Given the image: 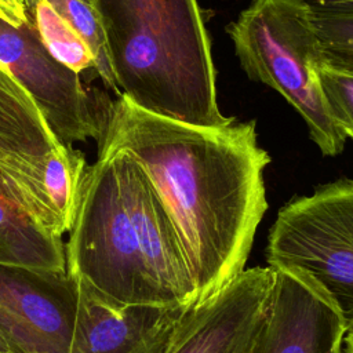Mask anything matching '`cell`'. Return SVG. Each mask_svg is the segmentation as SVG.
Masks as SVG:
<instances>
[{"label":"cell","instance_id":"6da1fadb","mask_svg":"<svg viewBox=\"0 0 353 353\" xmlns=\"http://www.w3.org/2000/svg\"><path fill=\"white\" fill-rule=\"evenodd\" d=\"M124 150L145 170L188 256L196 302L245 269L268 200L269 153L255 121L222 127L178 121L119 95L98 150Z\"/></svg>","mask_w":353,"mask_h":353},{"label":"cell","instance_id":"7a4b0ae2","mask_svg":"<svg viewBox=\"0 0 353 353\" xmlns=\"http://www.w3.org/2000/svg\"><path fill=\"white\" fill-rule=\"evenodd\" d=\"M65 243L66 272L123 305L183 306L196 284L181 239L142 165L98 150L81 172Z\"/></svg>","mask_w":353,"mask_h":353},{"label":"cell","instance_id":"3957f363","mask_svg":"<svg viewBox=\"0 0 353 353\" xmlns=\"http://www.w3.org/2000/svg\"><path fill=\"white\" fill-rule=\"evenodd\" d=\"M116 84L135 105L193 125L222 127L211 43L197 0H90Z\"/></svg>","mask_w":353,"mask_h":353},{"label":"cell","instance_id":"277c9868","mask_svg":"<svg viewBox=\"0 0 353 353\" xmlns=\"http://www.w3.org/2000/svg\"><path fill=\"white\" fill-rule=\"evenodd\" d=\"M247 76L276 90L303 119L324 156L343 150L347 137L332 116L320 80L325 51L307 0H252L226 26Z\"/></svg>","mask_w":353,"mask_h":353},{"label":"cell","instance_id":"5b68a950","mask_svg":"<svg viewBox=\"0 0 353 353\" xmlns=\"http://www.w3.org/2000/svg\"><path fill=\"white\" fill-rule=\"evenodd\" d=\"M268 266L306 277L353 324V179L320 185L283 205L269 230Z\"/></svg>","mask_w":353,"mask_h":353},{"label":"cell","instance_id":"8992f818","mask_svg":"<svg viewBox=\"0 0 353 353\" xmlns=\"http://www.w3.org/2000/svg\"><path fill=\"white\" fill-rule=\"evenodd\" d=\"M0 66L32 95L62 145L101 143L113 101L97 90L91 94L79 73L50 54L30 22L15 28L0 19Z\"/></svg>","mask_w":353,"mask_h":353},{"label":"cell","instance_id":"52a82bcc","mask_svg":"<svg viewBox=\"0 0 353 353\" xmlns=\"http://www.w3.org/2000/svg\"><path fill=\"white\" fill-rule=\"evenodd\" d=\"M25 87L0 66V194L41 228L68 233L46 189L50 160L63 152Z\"/></svg>","mask_w":353,"mask_h":353},{"label":"cell","instance_id":"ba28073f","mask_svg":"<svg viewBox=\"0 0 353 353\" xmlns=\"http://www.w3.org/2000/svg\"><path fill=\"white\" fill-rule=\"evenodd\" d=\"M74 313L66 270L0 265V335L10 353H69Z\"/></svg>","mask_w":353,"mask_h":353},{"label":"cell","instance_id":"9c48e42d","mask_svg":"<svg viewBox=\"0 0 353 353\" xmlns=\"http://www.w3.org/2000/svg\"><path fill=\"white\" fill-rule=\"evenodd\" d=\"M70 279L76 313L69 353H167L193 305H123L87 280Z\"/></svg>","mask_w":353,"mask_h":353},{"label":"cell","instance_id":"30bf717a","mask_svg":"<svg viewBox=\"0 0 353 353\" xmlns=\"http://www.w3.org/2000/svg\"><path fill=\"white\" fill-rule=\"evenodd\" d=\"M274 270L244 269L185 316L167 353H250L268 305Z\"/></svg>","mask_w":353,"mask_h":353},{"label":"cell","instance_id":"8fae6325","mask_svg":"<svg viewBox=\"0 0 353 353\" xmlns=\"http://www.w3.org/2000/svg\"><path fill=\"white\" fill-rule=\"evenodd\" d=\"M273 270L268 305L250 353H342L347 325L334 303L306 277Z\"/></svg>","mask_w":353,"mask_h":353},{"label":"cell","instance_id":"7c38bea8","mask_svg":"<svg viewBox=\"0 0 353 353\" xmlns=\"http://www.w3.org/2000/svg\"><path fill=\"white\" fill-rule=\"evenodd\" d=\"M28 21L61 63L81 74L92 72L116 97L113 74L99 15L90 0H23Z\"/></svg>","mask_w":353,"mask_h":353},{"label":"cell","instance_id":"4fadbf2b","mask_svg":"<svg viewBox=\"0 0 353 353\" xmlns=\"http://www.w3.org/2000/svg\"><path fill=\"white\" fill-rule=\"evenodd\" d=\"M0 265L34 270H66L65 243L0 194Z\"/></svg>","mask_w":353,"mask_h":353},{"label":"cell","instance_id":"5bb4252c","mask_svg":"<svg viewBox=\"0 0 353 353\" xmlns=\"http://www.w3.org/2000/svg\"><path fill=\"white\" fill-rule=\"evenodd\" d=\"M312 8L313 22L327 58L353 72V4L312 3Z\"/></svg>","mask_w":353,"mask_h":353},{"label":"cell","instance_id":"9a60e30c","mask_svg":"<svg viewBox=\"0 0 353 353\" xmlns=\"http://www.w3.org/2000/svg\"><path fill=\"white\" fill-rule=\"evenodd\" d=\"M320 80L334 119L343 134L353 139V72L325 55L320 66Z\"/></svg>","mask_w":353,"mask_h":353},{"label":"cell","instance_id":"2e32d148","mask_svg":"<svg viewBox=\"0 0 353 353\" xmlns=\"http://www.w3.org/2000/svg\"><path fill=\"white\" fill-rule=\"evenodd\" d=\"M0 19L11 23L15 28L29 22L23 0H0Z\"/></svg>","mask_w":353,"mask_h":353},{"label":"cell","instance_id":"e0dca14e","mask_svg":"<svg viewBox=\"0 0 353 353\" xmlns=\"http://www.w3.org/2000/svg\"><path fill=\"white\" fill-rule=\"evenodd\" d=\"M342 353H353V324L346 330L343 335Z\"/></svg>","mask_w":353,"mask_h":353},{"label":"cell","instance_id":"ac0fdd59","mask_svg":"<svg viewBox=\"0 0 353 353\" xmlns=\"http://www.w3.org/2000/svg\"><path fill=\"white\" fill-rule=\"evenodd\" d=\"M312 3L320 6H339V4H353V0H313Z\"/></svg>","mask_w":353,"mask_h":353},{"label":"cell","instance_id":"d6986e66","mask_svg":"<svg viewBox=\"0 0 353 353\" xmlns=\"http://www.w3.org/2000/svg\"><path fill=\"white\" fill-rule=\"evenodd\" d=\"M0 353H10L8 346H7V343L4 342V339H3L1 335H0Z\"/></svg>","mask_w":353,"mask_h":353}]
</instances>
